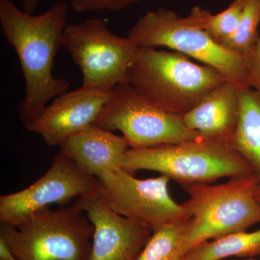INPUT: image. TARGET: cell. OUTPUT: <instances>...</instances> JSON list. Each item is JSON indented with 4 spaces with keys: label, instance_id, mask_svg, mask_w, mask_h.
Returning <instances> with one entry per match:
<instances>
[{
    "label": "cell",
    "instance_id": "obj_1",
    "mask_svg": "<svg viewBox=\"0 0 260 260\" xmlns=\"http://www.w3.org/2000/svg\"><path fill=\"white\" fill-rule=\"evenodd\" d=\"M70 3L57 1L39 15L20 10L13 0H0L1 31L18 55L25 80V95L19 105L24 126L40 115L53 98L68 92L70 83L52 70L61 47Z\"/></svg>",
    "mask_w": 260,
    "mask_h": 260
},
{
    "label": "cell",
    "instance_id": "obj_2",
    "mask_svg": "<svg viewBox=\"0 0 260 260\" xmlns=\"http://www.w3.org/2000/svg\"><path fill=\"white\" fill-rule=\"evenodd\" d=\"M228 80L217 70L197 64L174 51L139 47L126 82L142 97L168 112L182 116Z\"/></svg>",
    "mask_w": 260,
    "mask_h": 260
},
{
    "label": "cell",
    "instance_id": "obj_3",
    "mask_svg": "<svg viewBox=\"0 0 260 260\" xmlns=\"http://www.w3.org/2000/svg\"><path fill=\"white\" fill-rule=\"evenodd\" d=\"M259 182L254 173L215 185L183 186L189 196L182 204L189 215L183 242L184 256L203 243L245 232L260 223V203L256 197Z\"/></svg>",
    "mask_w": 260,
    "mask_h": 260
},
{
    "label": "cell",
    "instance_id": "obj_4",
    "mask_svg": "<svg viewBox=\"0 0 260 260\" xmlns=\"http://www.w3.org/2000/svg\"><path fill=\"white\" fill-rule=\"evenodd\" d=\"M121 169L130 174L154 171L182 186L210 184L220 178L255 173L231 143L208 139L129 148Z\"/></svg>",
    "mask_w": 260,
    "mask_h": 260
},
{
    "label": "cell",
    "instance_id": "obj_5",
    "mask_svg": "<svg viewBox=\"0 0 260 260\" xmlns=\"http://www.w3.org/2000/svg\"><path fill=\"white\" fill-rule=\"evenodd\" d=\"M210 13L200 6L194 7L186 16L164 8L150 10L129 29L127 37L139 47L169 48L247 87L243 58L215 42L205 30Z\"/></svg>",
    "mask_w": 260,
    "mask_h": 260
},
{
    "label": "cell",
    "instance_id": "obj_6",
    "mask_svg": "<svg viewBox=\"0 0 260 260\" xmlns=\"http://www.w3.org/2000/svg\"><path fill=\"white\" fill-rule=\"evenodd\" d=\"M94 227L73 203L34 212L17 225L0 224L3 239L19 260H87Z\"/></svg>",
    "mask_w": 260,
    "mask_h": 260
},
{
    "label": "cell",
    "instance_id": "obj_7",
    "mask_svg": "<svg viewBox=\"0 0 260 260\" xmlns=\"http://www.w3.org/2000/svg\"><path fill=\"white\" fill-rule=\"evenodd\" d=\"M61 47L81 70L82 87L107 92L126 81L139 48L129 38L116 36L99 18L68 24Z\"/></svg>",
    "mask_w": 260,
    "mask_h": 260
},
{
    "label": "cell",
    "instance_id": "obj_8",
    "mask_svg": "<svg viewBox=\"0 0 260 260\" xmlns=\"http://www.w3.org/2000/svg\"><path fill=\"white\" fill-rule=\"evenodd\" d=\"M93 124L109 131L119 130L130 148L203 139L185 125L182 116L154 105L126 81L114 88Z\"/></svg>",
    "mask_w": 260,
    "mask_h": 260
},
{
    "label": "cell",
    "instance_id": "obj_9",
    "mask_svg": "<svg viewBox=\"0 0 260 260\" xmlns=\"http://www.w3.org/2000/svg\"><path fill=\"white\" fill-rule=\"evenodd\" d=\"M170 180L165 175L137 179L119 169L98 178L99 194L113 211L153 232L189 217L182 204H178L169 194Z\"/></svg>",
    "mask_w": 260,
    "mask_h": 260
},
{
    "label": "cell",
    "instance_id": "obj_10",
    "mask_svg": "<svg viewBox=\"0 0 260 260\" xmlns=\"http://www.w3.org/2000/svg\"><path fill=\"white\" fill-rule=\"evenodd\" d=\"M98 193L97 178L84 172L60 150L47 172L34 184L0 197V224L17 225L34 212L49 205L65 206L73 198Z\"/></svg>",
    "mask_w": 260,
    "mask_h": 260
},
{
    "label": "cell",
    "instance_id": "obj_11",
    "mask_svg": "<svg viewBox=\"0 0 260 260\" xmlns=\"http://www.w3.org/2000/svg\"><path fill=\"white\" fill-rule=\"evenodd\" d=\"M74 204L94 227L87 260H136L153 233L113 211L99 193L78 198Z\"/></svg>",
    "mask_w": 260,
    "mask_h": 260
},
{
    "label": "cell",
    "instance_id": "obj_12",
    "mask_svg": "<svg viewBox=\"0 0 260 260\" xmlns=\"http://www.w3.org/2000/svg\"><path fill=\"white\" fill-rule=\"evenodd\" d=\"M112 94L83 87L66 92L25 127L40 135L49 146H60L72 135L95 122Z\"/></svg>",
    "mask_w": 260,
    "mask_h": 260
},
{
    "label": "cell",
    "instance_id": "obj_13",
    "mask_svg": "<svg viewBox=\"0 0 260 260\" xmlns=\"http://www.w3.org/2000/svg\"><path fill=\"white\" fill-rule=\"evenodd\" d=\"M242 87L230 80L223 82L182 115L184 124L203 139L231 143L239 121Z\"/></svg>",
    "mask_w": 260,
    "mask_h": 260
},
{
    "label": "cell",
    "instance_id": "obj_14",
    "mask_svg": "<svg viewBox=\"0 0 260 260\" xmlns=\"http://www.w3.org/2000/svg\"><path fill=\"white\" fill-rule=\"evenodd\" d=\"M59 147L81 170L97 179L121 169L129 149L124 137L94 124L72 135Z\"/></svg>",
    "mask_w": 260,
    "mask_h": 260
},
{
    "label": "cell",
    "instance_id": "obj_15",
    "mask_svg": "<svg viewBox=\"0 0 260 260\" xmlns=\"http://www.w3.org/2000/svg\"><path fill=\"white\" fill-rule=\"evenodd\" d=\"M231 143L260 179V92L242 87L240 113Z\"/></svg>",
    "mask_w": 260,
    "mask_h": 260
},
{
    "label": "cell",
    "instance_id": "obj_16",
    "mask_svg": "<svg viewBox=\"0 0 260 260\" xmlns=\"http://www.w3.org/2000/svg\"><path fill=\"white\" fill-rule=\"evenodd\" d=\"M231 256L260 257V229L233 233L203 243L188 251L181 260H221Z\"/></svg>",
    "mask_w": 260,
    "mask_h": 260
},
{
    "label": "cell",
    "instance_id": "obj_17",
    "mask_svg": "<svg viewBox=\"0 0 260 260\" xmlns=\"http://www.w3.org/2000/svg\"><path fill=\"white\" fill-rule=\"evenodd\" d=\"M188 218L165 224L154 230L136 260H181Z\"/></svg>",
    "mask_w": 260,
    "mask_h": 260
},
{
    "label": "cell",
    "instance_id": "obj_18",
    "mask_svg": "<svg viewBox=\"0 0 260 260\" xmlns=\"http://www.w3.org/2000/svg\"><path fill=\"white\" fill-rule=\"evenodd\" d=\"M259 22L260 0H246L237 28L224 48L243 58L259 37Z\"/></svg>",
    "mask_w": 260,
    "mask_h": 260
},
{
    "label": "cell",
    "instance_id": "obj_19",
    "mask_svg": "<svg viewBox=\"0 0 260 260\" xmlns=\"http://www.w3.org/2000/svg\"><path fill=\"white\" fill-rule=\"evenodd\" d=\"M246 0H234L229 8L216 15L211 13L205 28L215 42L224 47L234 35L240 20Z\"/></svg>",
    "mask_w": 260,
    "mask_h": 260
},
{
    "label": "cell",
    "instance_id": "obj_20",
    "mask_svg": "<svg viewBox=\"0 0 260 260\" xmlns=\"http://www.w3.org/2000/svg\"><path fill=\"white\" fill-rule=\"evenodd\" d=\"M142 0H70V6L76 13L118 12Z\"/></svg>",
    "mask_w": 260,
    "mask_h": 260
},
{
    "label": "cell",
    "instance_id": "obj_21",
    "mask_svg": "<svg viewBox=\"0 0 260 260\" xmlns=\"http://www.w3.org/2000/svg\"><path fill=\"white\" fill-rule=\"evenodd\" d=\"M248 88L260 92V37L243 56Z\"/></svg>",
    "mask_w": 260,
    "mask_h": 260
},
{
    "label": "cell",
    "instance_id": "obj_22",
    "mask_svg": "<svg viewBox=\"0 0 260 260\" xmlns=\"http://www.w3.org/2000/svg\"><path fill=\"white\" fill-rule=\"evenodd\" d=\"M0 260H19L6 243L0 239Z\"/></svg>",
    "mask_w": 260,
    "mask_h": 260
},
{
    "label": "cell",
    "instance_id": "obj_23",
    "mask_svg": "<svg viewBox=\"0 0 260 260\" xmlns=\"http://www.w3.org/2000/svg\"><path fill=\"white\" fill-rule=\"evenodd\" d=\"M41 0H23V10L29 14H34V11L40 4Z\"/></svg>",
    "mask_w": 260,
    "mask_h": 260
},
{
    "label": "cell",
    "instance_id": "obj_24",
    "mask_svg": "<svg viewBox=\"0 0 260 260\" xmlns=\"http://www.w3.org/2000/svg\"><path fill=\"white\" fill-rule=\"evenodd\" d=\"M256 199H257L258 201H259L260 203V182L259 185H258L257 189H256Z\"/></svg>",
    "mask_w": 260,
    "mask_h": 260
},
{
    "label": "cell",
    "instance_id": "obj_25",
    "mask_svg": "<svg viewBox=\"0 0 260 260\" xmlns=\"http://www.w3.org/2000/svg\"><path fill=\"white\" fill-rule=\"evenodd\" d=\"M244 260H255V259H252V258H249V259H244Z\"/></svg>",
    "mask_w": 260,
    "mask_h": 260
},
{
    "label": "cell",
    "instance_id": "obj_26",
    "mask_svg": "<svg viewBox=\"0 0 260 260\" xmlns=\"http://www.w3.org/2000/svg\"><path fill=\"white\" fill-rule=\"evenodd\" d=\"M256 260V259H255ZM260 260V259H259Z\"/></svg>",
    "mask_w": 260,
    "mask_h": 260
}]
</instances>
